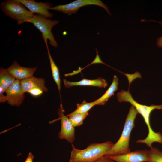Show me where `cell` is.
<instances>
[{
	"mask_svg": "<svg viewBox=\"0 0 162 162\" xmlns=\"http://www.w3.org/2000/svg\"><path fill=\"white\" fill-rule=\"evenodd\" d=\"M111 141L90 144L85 149H78L71 143L72 149L69 162H97L112 146Z\"/></svg>",
	"mask_w": 162,
	"mask_h": 162,
	"instance_id": "obj_2",
	"label": "cell"
},
{
	"mask_svg": "<svg viewBox=\"0 0 162 162\" xmlns=\"http://www.w3.org/2000/svg\"><path fill=\"white\" fill-rule=\"evenodd\" d=\"M156 44L159 48L162 47V36L158 38L157 40Z\"/></svg>",
	"mask_w": 162,
	"mask_h": 162,
	"instance_id": "obj_24",
	"label": "cell"
},
{
	"mask_svg": "<svg viewBox=\"0 0 162 162\" xmlns=\"http://www.w3.org/2000/svg\"><path fill=\"white\" fill-rule=\"evenodd\" d=\"M97 162H114L109 156L105 155Z\"/></svg>",
	"mask_w": 162,
	"mask_h": 162,
	"instance_id": "obj_21",
	"label": "cell"
},
{
	"mask_svg": "<svg viewBox=\"0 0 162 162\" xmlns=\"http://www.w3.org/2000/svg\"><path fill=\"white\" fill-rule=\"evenodd\" d=\"M148 157L147 162H162V151L152 147L148 150Z\"/></svg>",
	"mask_w": 162,
	"mask_h": 162,
	"instance_id": "obj_19",
	"label": "cell"
},
{
	"mask_svg": "<svg viewBox=\"0 0 162 162\" xmlns=\"http://www.w3.org/2000/svg\"><path fill=\"white\" fill-rule=\"evenodd\" d=\"M1 9L5 15L16 20L18 25L25 22L34 15L17 0H7L2 2Z\"/></svg>",
	"mask_w": 162,
	"mask_h": 162,
	"instance_id": "obj_4",
	"label": "cell"
},
{
	"mask_svg": "<svg viewBox=\"0 0 162 162\" xmlns=\"http://www.w3.org/2000/svg\"><path fill=\"white\" fill-rule=\"evenodd\" d=\"M64 86L69 88L75 86H96L100 88H105L107 86L106 81L103 78L99 77L95 80H90L85 79L76 82H72L64 79L63 80Z\"/></svg>",
	"mask_w": 162,
	"mask_h": 162,
	"instance_id": "obj_13",
	"label": "cell"
},
{
	"mask_svg": "<svg viewBox=\"0 0 162 162\" xmlns=\"http://www.w3.org/2000/svg\"><path fill=\"white\" fill-rule=\"evenodd\" d=\"M96 5L104 9L111 15L107 6L100 0H76L68 4L53 7L50 10L62 12L70 15L76 13L81 8L88 5Z\"/></svg>",
	"mask_w": 162,
	"mask_h": 162,
	"instance_id": "obj_6",
	"label": "cell"
},
{
	"mask_svg": "<svg viewBox=\"0 0 162 162\" xmlns=\"http://www.w3.org/2000/svg\"><path fill=\"white\" fill-rule=\"evenodd\" d=\"M20 84L23 92H28L34 88H39L44 92L48 91L45 86L44 79L42 78H37L32 76L20 81Z\"/></svg>",
	"mask_w": 162,
	"mask_h": 162,
	"instance_id": "obj_12",
	"label": "cell"
},
{
	"mask_svg": "<svg viewBox=\"0 0 162 162\" xmlns=\"http://www.w3.org/2000/svg\"><path fill=\"white\" fill-rule=\"evenodd\" d=\"M17 1L33 14H38L48 19L52 18L53 16V14L49 11L53 7L52 4L49 2H38L33 0Z\"/></svg>",
	"mask_w": 162,
	"mask_h": 162,
	"instance_id": "obj_8",
	"label": "cell"
},
{
	"mask_svg": "<svg viewBox=\"0 0 162 162\" xmlns=\"http://www.w3.org/2000/svg\"><path fill=\"white\" fill-rule=\"evenodd\" d=\"M118 100L120 102H128L133 105L140 114L144 119L148 129V134L143 139H140L136 142L145 144L149 147H152V144L154 142H157L162 144V134L160 132H155L152 129L150 124V117L152 112L155 109L162 110V105H155L152 104L148 106L140 104L136 101L133 98L129 92L122 90L117 95Z\"/></svg>",
	"mask_w": 162,
	"mask_h": 162,
	"instance_id": "obj_1",
	"label": "cell"
},
{
	"mask_svg": "<svg viewBox=\"0 0 162 162\" xmlns=\"http://www.w3.org/2000/svg\"><path fill=\"white\" fill-rule=\"evenodd\" d=\"M138 112L131 105L127 116L121 135L118 141L107 151L106 155L114 156L130 152V140L131 133L135 127L134 121Z\"/></svg>",
	"mask_w": 162,
	"mask_h": 162,
	"instance_id": "obj_3",
	"label": "cell"
},
{
	"mask_svg": "<svg viewBox=\"0 0 162 162\" xmlns=\"http://www.w3.org/2000/svg\"><path fill=\"white\" fill-rule=\"evenodd\" d=\"M116 162H147L149 160L148 150H137L129 153L109 156Z\"/></svg>",
	"mask_w": 162,
	"mask_h": 162,
	"instance_id": "obj_9",
	"label": "cell"
},
{
	"mask_svg": "<svg viewBox=\"0 0 162 162\" xmlns=\"http://www.w3.org/2000/svg\"><path fill=\"white\" fill-rule=\"evenodd\" d=\"M45 44L46 46L48 56L50 60L52 75L54 81L57 85L60 95V91L61 88V79L59 70L58 67L55 63L51 56L48 48L47 43Z\"/></svg>",
	"mask_w": 162,
	"mask_h": 162,
	"instance_id": "obj_16",
	"label": "cell"
},
{
	"mask_svg": "<svg viewBox=\"0 0 162 162\" xmlns=\"http://www.w3.org/2000/svg\"><path fill=\"white\" fill-rule=\"evenodd\" d=\"M43 92L41 89L36 88L32 89L28 92L33 96L37 97L41 95Z\"/></svg>",
	"mask_w": 162,
	"mask_h": 162,
	"instance_id": "obj_20",
	"label": "cell"
},
{
	"mask_svg": "<svg viewBox=\"0 0 162 162\" xmlns=\"http://www.w3.org/2000/svg\"><path fill=\"white\" fill-rule=\"evenodd\" d=\"M16 79L8 71L7 69L0 68V87L5 92L7 89L15 81Z\"/></svg>",
	"mask_w": 162,
	"mask_h": 162,
	"instance_id": "obj_15",
	"label": "cell"
},
{
	"mask_svg": "<svg viewBox=\"0 0 162 162\" xmlns=\"http://www.w3.org/2000/svg\"><path fill=\"white\" fill-rule=\"evenodd\" d=\"M4 92L3 88L0 87V102L1 103H4L7 101L6 95L4 94Z\"/></svg>",
	"mask_w": 162,
	"mask_h": 162,
	"instance_id": "obj_22",
	"label": "cell"
},
{
	"mask_svg": "<svg viewBox=\"0 0 162 162\" xmlns=\"http://www.w3.org/2000/svg\"><path fill=\"white\" fill-rule=\"evenodd\" d=\"M8 103L10 105L19 106L23 103L25 95L20 81L16 80L5 92Z\"/></svg>",
	"mask_w": 162,
	"mask_h": 162,
	"instance_id": "obj_10",
	"label": "cell"
},
{
	"mask_svg": "<svg viewBox=\"0 0 162 162\" xmlns=\"http://www.w3.org/2000/svg\"><path fill=\"white\" fill-rule=\"evenodd\" d=\"M157 22L158 23L160 24V25H161L162 26V21H156L154 20H147L143 19H142L141 20V22Z\"/></svg>",
	"mask_w": 162,
	"mask_h": 162,
	"instance_id": "obj_25",
	"label": "cell"
},
{
	"mask_svg": "<svg viewBox=\"0 0 162 162\" xmlns=\"http://www.w3.org/2000/svg\"><path fill=\"white\" fill-rule=\"evenodd\" d=\"M95 105V101L88 103L84 100L81 104H77L76 110L70 114L72 115L88 112Z\"/></svg>",
	"mask_w": 162,
	"mask_h": 162,
	"instance_id": "obj_18",
	"label": "cell"
},
{
	"mask_svg": "<svg viewBox=\"0 0 162 162\" xmlns=\"http://www.w3.org/2000/svg\"><path fill=\"white\" fill-rule=\"evenodd\" d=\"M8 72L16 80L21 81L33 76L37 67L26 68L20 65L16 61L7 69Z\"/></svg>",
	"mask_w": 162,
	"mask_h": 162,
	"instance_id": "obj_11",
	"label": "cell"
},
{
	"mask_svg": "<svg viewBox=\"0 0 162 162\" xmlns=\"http://www.w3.org/2000/svg\"><path fill=\"white\" fill-rule=\"evenodd\" d=\"M118 78L116 75H114L112 82L108 89L102 96L95 101L96 105H104L118 90Z\"/></svg>",
	"mask_w": 162,
	"mask_h": 162,
	"instance_id": "obj_14",
	"label": "cell"
},
{
	"mask_svg": "<svg viewBox=\"0 0 162 162\" xmlns=\"http://www.w3.org/2000/svg\"><path fill=\"white\" fill-rule=\"evenodd\" d=\"M59 22L58 20H52L38 14H34L25 21L33 24L42 33L45 42H47V40H49L50 44L55 48L58 47V44L52 30Z\"/></svg>",
	"mask_w": 162,
	"mask_h": 162,
	"instance_id": "obj_5",
	"label": "cell"
},
{
	"mask_svg": "<svg viewBox=\"0 0 162 162\" xmlns=\"http://www.w3.org/2000/svg\"><path fill=\"white\" fill-rule=\"evenodd\" d=\"M88 112L66 115L68 117L74 127L80 126L82 124L84 119L88 115Z\"/></svg>",
	"mask_w": 162,
	"mask_h": 162,
	"instance_id": "obj_17",
	"label": "cell"
},
{
	"mask_svg": "<svg viewBox=\"0 0 162 162\" xmlns=\"http://www.w3.org/2000/svg\"><path fill=\"white\" fill-rule=\"evenodd\" d=\"M34 156L32 153L30 152L29 153L28 155L25 162H33Z\"/></svg>",
	"mask_w": 162,
	"mask_h": 162,
	"instance_id": "obj_23",
	"label": "cell"
},
{
	"mask_svg": "<svg viewBox=\"0 0 162 162\" xmlns=\"http://www.w3.org/2000/svg\"><path fill=\"white\" fill-rule=\"evenodd\" d=\"M64 110L62 103L58 109V119L61 121V128L58 137L60 139H65L68 142L72 143L75 139L74 127L68 117L64 113Z\"/></svg>",
	"mask_w": 162,
	"mask_h": 162,
	"instance_id": "obj_7",
	"label": "cell"
}]
</instances>
